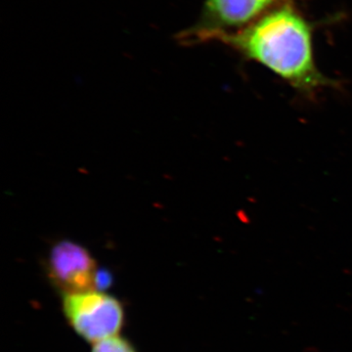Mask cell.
I'll return each mask as SVG.
<instances>
[{"instance_id": "277c9868", "label": "cell", "mask_w": 352, "mask_h": 352, "mask_svg": "<svg viewBox=\"0 0 352 352\" xmlns=\"http://www.w3.org/2000/svg\"><path fill=\"white\" fill-rule=\"evenodd\" d=\"M98 270L91 254L69 240L53 245L46 261L48 279L62 296L96 289Z\"/></svg>"}, {"instance_id": "7a4b0ae2", "label": "cell", "mask_w": 352, "mask_h": 352, "mask_svg": "<svg viewBox=\"0 0 352 352\" xmlns=\"http://www.w3.org/2000/svg\"><path fill=\"white\" fill-rule=\"evenodd\" d=\"M62 309L69 327L92 344L119 335L126 322L122 302L99 289L62 296Z\"/></svg>"}, {"instance_id": "5b68a950", "label": "cell", "mask_w": 352, "mask_h": 352, "mask_svg": "<svg viewBox=\"0 0 352 352\" xmlns=\"http://www.w3.org/2000/svg\"><path fill=\"white\" fill-rule=\"evenodd\" d=\"M91 352H138L129 340L113 336L92 344Z\"/></svg>"}, {"instance_id": "8992f818", "label": "cell", "mask_w": 352, "mask_h": 352, "mask_svg": "<svg viewBox=\"0 0 352 352\" xmlns=\"http://www.w3.org/2000/svg\"><path fill=\"white\" fill-rule=\"evenodd\" d=\"M112 284V277L110 272L105 270H98L96 275V289L105 291Z\"/></svg>"}, {"instance_id": "6da1fadb", "label": "cell", "mask_w": 352, "mask_h": 352, "mask_svg": "<svg viewBox=\"0 0 352 352\" xmlns=\"http://www.w3.org/2000/svg\"><path fill=\"white\" fill-rule=\"evenodd\" d=\"M214 41L263 65L305 96L332 85L315 64L311 28L291 7L273 11L240 31L219 34Z\"/></svg>"}, {"instance_id": "3957f363", "label": "cell", "mask_w": 352, "mask_h": 352, "mask_svg": "<svg viewBox=\"0 0 352 352\" xmlns=\"http://www.w3.org/2000/svg\"><path fill=\"white\" fill-rule=\"evenodd\" d=\"M278 0H205L196 24L180 32L183 43L195 44L214 41L219 34L230 32L256 19Z\"/></svg>"}]
</instances>
